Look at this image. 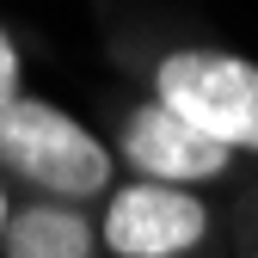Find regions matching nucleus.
Listing matches in <instances>:
<instances>
[{"instance_id":"1","label":"nucleus","mask_w":258,"mask_h":258,"mask_svg":"<svg viewBox=\"0 0 258 258\" xmlns=\"http://www.w3.org/2000/svg\"><path fill=\"white\" fill-rule=\"evenodd\" d=\"M0 166L25 184H37L55 203H80V197L111 190V148L86 123H74L61 105L31 99V92H19L0 111Z\"/></svg>"},{"instance_id":"2","label":"nucleus","mask_w":258,"mask_h":258,"mask_svg":"<svg viewBox=\"0 0 258 258\" xmlns=\"http://www.w3.org/2000/svg\"><path fill=\"white\" fill-rule=\"evenodd\" d=\"M154 99L234 154H258V61L228 49H172L154 68Z\"/></svg>"},{"instance_id":"3","label":"nucleus","mask_w":258,"mask_h":258,"mask_svg":"<svg viewBox=\"0 0 258 258\" xmlns=\"http://www.w3.org/2000/svg\"><path fill=\"white\" fill-rule=\"evenodd\" d=\"M209 240V203L184 184L129 178L99 215V246L111 258H184Z\"/></svg>"},{"instance_id":"4","label":"nucleus","mask_w":258,"mask_h":258,"mask_svg":"<svg viewBox=\"0 0 258 258\" xmlns=\"http://www.w3.org/2000/svg\"><path fill=\"white\" fill-rule=\"evenodd\" d=\"M117 148L129 160V172H142L154 184H184L197 190L221 172H234V148H221L215 136H203L197 123H184L178 111H166L160 99L136 105L117 129Z\"/></svg>"},{"instance_id":"5","label":"nucleus","mask_w":258,"mask_h":258,"mask_svg":"<svg viewBox=\"0 0 258 258\" xmlns=\"http://www.w3.org/2000/svg\"><path fill=\"white\" fill-rule=\"evenodd\" d=\"M7 258H92L99 252V221H86L74 203H25L7 221V240H0Z\"/></svg>"},{"instance_id":"6","label":"nucleus","mask_w":258,"mask_h":258,"mask_svg":"<svg viewBox=\"0 0 258 258\" xmlns=\"http://www.w3.org/2000/svg\"><path fill=\"white\" fill-rule=\"evenodd\" d=\"M13 99H19V49L7 37V25H0V111H7Z\"/></svg>"},{"instance_id":"7","label":"nucleus","mask_w":258,"mask_h":258,"mask_svg":"<svg viewBox=\"0 0 258 258\" xmlns=\"http://www.w3.org/2000/svg\"><path fill=\"white\" fill-rule=\"evenodd\" d=\"M7 221H13V209H7V190H0V240H7Z\"/></svg>"}]
</instances>
